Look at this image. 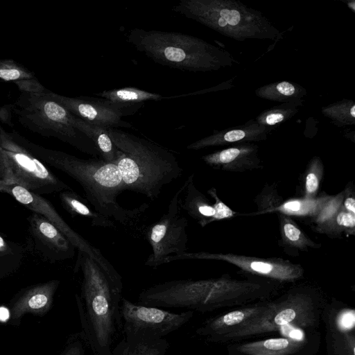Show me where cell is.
Segmentation results:
<instances>
[{
	"instance_id": "cell-1",
	"label": "cell",
	"mask_w": 355,
	"mask_h": 355,
	"mask_svg": "<svg viewBox=\"0 0 355 355\" xmlns=\"http://www.w3.org/2000/svg\"><path fill=\"white\" fill-rule=\"evenodd\" d=\"M74 270L82 275L80 291L76 294L80 334L93 355H110L114 341L122 331V279L111 277L81 250H78Z\"/></svg>"
},
{
	"instance_id": "cell-2",
	"label": "cell",
	"mask_w": 355,
	"mask_h": 355,
	"mask_svg": "<svg viewBox=\"0 0 355 355\" xmlns=\"http://www.w3.org/2000/svg\"><path fill=\"white\" fill-rule=\"evenodd\" d=\"M44 158L80 185L85 199L96 211L121 225L131 236L142 237L146 226L141 222L148 205L144 203L130 209L118 203L116 198L123 189L115 164L100 158L85 159L61 153L49 154Z\"/></svg>"
},
{
	"instance_id": "cell-3",
	"label": "cell",
	"mask_w": 355,
	"mask_h": 355,
	"mask_svg": "<svg viewBox=\"0 0 355 355\" xmlns=\"http://www.w3.org/2000/svg\"><path fill=\"white\" fill-rule=\"evenodd\" d=\"M263 279H236L224 275L206 279L171 280L142 290L138 302L161 309L208 311L266 293L270 284Z\"/></svg>"
},
{
	"instance_id": "cell-4",
	"label": "cell",
	"mask_w": 355,
	"mask_h": 355,
	"mask_svg": "<svg viewBox=\"0 0 355 355\" xmlns=\"http://www.w3.org/2000/svg\"><path fill=\"white\" fill-rule=\"evenodd\" d=\"M117 148V166L123 189L155 200L162 189L182 176L175 155L162 146L118 128H107Z\"/></svg>"
},
{
	"instance_id": "cell-5",
	"label": "cell",
	"mask_w": 355,
	"mask_h": 355,
	"mask_svg": "<svg viewBox=\"0 0 355 355\" xmlns=\"http://www.w3.org/2000/svg\"><path fill=\"white\" fill-rule=\"evenodd\" d=\"M127 41L156 63L184 71H206L215 65L214 50L193 36L177 32L135 28Z\"/></svg>"
},
{
	"instance_id": "cell-6",
	"label": "cell",
	"mask_w": 355,
	"mask_h": 355,
	"mask_svg": "<svg viewBox=\"0 0 355 355\" xmlns=\"http://www.w3.org/2000/svg\"><path fill=\"white\" fill-rule=\"evenodd\" d=\"M312 297L306 293L289 294L284 300L265 306L256 317L218 338H237L277 331L286 326L306 328L315 321Z\"/></svg>"
},
{
	"instance_id": "cell-7",
	"label": "cell",
	"mask_w": 355,
	"mask_h": 355,
	"mask_svg": "<svg viewBox=\"0 0 355 355\" xmlns=\"http://www.w3.org/2000/svg\"><path fill=\"white\" fill-rule=\"evenodd\" d=\"M186 182L176 191L159 219L146 226L142 238L150 244L152 252L145 265L157 267L163 264L171 255H178L187 252V219L180 213L179 202L184 192Z\"/></svg>"
},
{
	"instance_id": "cell-8",
	"label": "cell",
	"mask_w": 355,
	"mask_h": 355,
	"mask_svg": "<svg viewBox=\"0 0 355 355\" xmlns=\"http://www.w3.org/2000/svg\"><path fill=\"white\" fill-rule=\"evenodd\" d=\"M120 315L125 338L159 339L182 328L193 317V312H171L134 303L123 297Z\"/></svg>"
},
{
	"instance_id": "cell-9",
	"label": "cell",
	"mask_w": 355,
	"mask_h": 355,
	"mask_svg": "<svg viewBox=\"0 0 355 355\" xmlns=\"http://www.w3.org/2000/svg\"><path fill=\"white\" fill-rule=\"evenodd\" d=\"M184 259L223 261L236 266L245 273L275 280L293 282L304 275V269L299 263L279 257H257L223 252H184L167 257L163 264Z\"/></svg>"
},
{
	"instance_id": "cell-10",
	"label": "cell",
	"mask_w": 355,
	"mask_h": 355,
	"mask_svg": "<svg viewBox=\"0 0 355 355\" xmlns=\"http://www.w3.org/2000/svg\"><path fill=\"white\" fill-rule=\"evenodd\" d=\"M5 193H9L17 202L34 213L38 214L60 231L78 250L87 253L110 275L116 279L122 278L101 250L92 245L80 234L72 229L61 217L51 203L35 193L17 184L8 185Z\"/></svg>"
},
{
	"instance_id": "cell-11",
	"label": "cell",
	"mask_w": 355,
	"mask_h": 355,
	"mask_svg": "<svg viewBox=\"0 0 355 355\" xmlns=\"http://www.w3.org/2000/svg\"><path fill=\"white\" fill-rule=\"evenodd\" d=\"M140 104L114 103L104 98L85 97L71 100L70 107L83 121L105 128H132L122 119L134 114L142 106Z\"/></svg>"
},
{
	"instance_id": "cell-12",
	"label": "cell",
	"mask_w": 355,
	"mask_h": 355,
	"mask_svg": "<svg viewBox=\"0 0 355 355\" xmlns=\"http://www.w3.org/2000/svg\"><path fill=\"white\" fill-rule=\"evenodd\" d=\"M31 232L35 239L47 249L54 260L73 257L76 248L67 238L42 216L34 213L28 217Z\"/></svg>"
},
{
	"instance_id": "cell-13",
	"label": "cell",
	"mask_w": 355,
	"mask_h": 355,
	"mask_svg": "<svg viewBox=\"0 0 355 355\" xmlns=\"http://www.w3.org/2000/svg\"><path fill=\"white\" fill-rule=\"evenodd\" d=\"M60 281L51 280L28 288L13 303L10 318L17 320L27 313H45L52 305Z\"/></svg>"
},
{
	"instance_id": "cell-14",
	"label": "cell",
	"mask_w": 355,
	"mask_h": 355,
	"mask_svg": "<svg viewBox=\"0 0 355 355\" xmlns=\"http://www.w3.org/2000/svg\"><path fill=\"white\" fill-rule=\"evenodd\" d=\"M202 159L213 168L231 172H244L261 167L255 151L250 148H230L205 155Z\"/></svg>"
},
{
	"instance_id": "cell-15",
	"label": "cell",
	"mask_w": 355,
	"mask_h": 355,
	"mask_svg": "<svg viewBox=\"0 0 355 355\" xmlns=\"http://www.w3.org/2000/svg\"><path fill=\"white\" fill-rule=\"evenodd\" d=\"M265 306L241 309L209 320L197 329L196 333L200 336H207L209 339H216L258 315L264 309Z\"/></svg>"
},
{
	"instance_id": "cell-16",
	"label": "cell",
	"mask_w": 355,
	"mask_h": 355,
	"mask_svg": "<svg viewBox=\"0 0 355 355\" xmlns=\"http://www.w3.org/2000/svg\"><path fill=\"white\" fill-rule=\"evenodd\" d=\"M277 216L280 232L279 245L286 254L297 257L300 252L321 248V243L311 240L289 215L277 211Z\"/></svg>"
},
{
	"instance_id": "cell-17",
	"label": "cell",
	"mask_w": 355,
	"mask_h": 355,
	"mask_svg": "<svg viewBox=\"0 0 355 355\" xmlns=\"http://www.w3.org/2000/svg\"><path fill=\"white\" fill-rule=\"evenodd\" d=\"M185 182V196L184 200L180 198V207L203 227L211 223L215 214L213 204L196 187L193 173L188 177Z\"/></svg>"
},
{
	"instance_id": "cell-18",
	"label": "cell",
	"mask_w": 355,
	"mask_h": 355,
	"mask_svg": "<svg viewBox=\"0 0 355 355\" xmlns=\"http://www.w3.org/2000/svg\"><path fill=\"white\" fill-rule=\"evenodd\" d=\"M59 197L64 209L73 216H82L89 220L94 227L114 228L116 223L110 218L96 211L87 200L72 189L60 192Z\"/></svg>"
},
{
	"instance_id": "cell-19",
	"label": "cell",
	"mask_w": 355,
	"mask_h": 355,
	"mask_svg": "<svg viewBox=\"0 0 355 355\" xmlns=\"http://www.w3.org/2000/svg\"><path fill=\"white\" fill-rule=\"evenodd\" d=\"M302 343L288 338H270L244 343L237 350L246 355H290L297 352Z\"/></svg>"
},
{
	"instance_id": "cell-20",
	"label": "cell",
	"mask_w": 355,
	"mask_h": 355,
	"mask_svg": "<svg viewBox=\"0 0 355 355\" xmlns=\"http://www.w3.org/2000/svg\"><path fill=\"white\" fill-rule=\"evenodd\" d=\"M71 123L94 143L101 159L107 162L115 163L117 148L109 136L107 128L73 117H71Z\"/></svg>"
},
{
	"instance_id": "cell-21",
	"label": "cell",
	"mask_w": 355,
	"mask_h": 355,
	"mask_svg": "<svg viewBox=\"0 0 355 355\" xmlns=\"http://www.w3.org/2000/svg\"><path fill=\"white\" fill-rule=\"evenodd\" d=\"M169 343L165 338H123L113 347L110 355H165Z\"/></svg>"
},
{
	"instance_id": "cell-22",
	"label": "cell",
	"mask_w": 355,
	"mask_h": 355,
	"mask_svg": "<svg viewBox=\"0 0 355 355\" xmlns=\"http://www.w3.org/2000/svg\"><path fill=\"white\" fill-rule=\"evenodd\" d=\"M313 231L335 238L342 234H355V214L345 210L343 206L324 222L315 225Z\"/></svg>"
},
{
	"instance_id": "cell-23",
	"label": "cell",
	"mask_w": 355,
	"mask_h": 355,
	"mask_svg": "<svg viewBox=\"0 0 355 355\" xmlns=\"http://www.w3.org/2000/svg\"><path fill=\"white\" fill-rule=\"evenodd\" d=\"M96 95L112 103L121 104H140L146 101H158L164 98L159 94L132 87L105 90Z\"/></svg>"
},
{
	"instance_id": "cell-24",
	"label": "cell",
	"mask_w": 355,
	"mask_h": 355,
	"mask_svg": "<svg viewBox=\"0 0 355 355\" xmlns=\"http://www.w3.org/2000/svg\"><path fill=\"white\" fill-rule=\"evenodd\" d=\"M323 175V166L318 159H314L309 165L304 179V191L302 199L313 200L317 193Z\"/></svg>"
},
{
	"instance_id": "cell-25",
	"label": "cell",
	"mask_w": 355,
	"mask_h": 355,
	"mask_svg": "<svg viewBox=\"0 0 355 355\" xmlns=\"http://www.w3.org/2000/svg\"><path fill=\"white\" fill-rule=\"evenodd\" d=\"M282 200V198L278 195L276 186L266 185L255 199L258 208L257 213L261 214L276 211L277 208L283 203Z\"/></svg>"
},
{
	"instance_id": "cell-26",
	"label": "cell",
	"mask_w": 355,
	"mask_h": 355,
	"mask_svg": "<svg viewBox=\"0 0 355 355\" xmlns=\"http://www.w3.org/2000/svg\"><path fill=\"white\" fill-rule=\"evenodd\" d=\"M22 258V248L6 240L0 235V268L7 269L12 266H17L19 261Z\"/></svg>"
},
{
	"instance_id": "cell-27",
	"label": "cell",
	"mask_w": 355,
	"mask_h": 355,
	"mask_svg": "<svg viewBox=\"0 0 355 355\" xmlns=\"http://www.w3.org/2000/svg\"><path fill=\"white\" fill-rule=\"evenodd\" d=\"M207 192L214 200L213 207L215 209V214L211 219V223L234 216L236 213L218 198L216 189L214 187H211Z\"/></svg>"
},
{
	"instance_id": "cell-28",
	"label": "cell",
	"mask_w": 355,
	"mask_h": 355,
	"mask_svg": "<svg viewBox=\"0 0 355 355\" xmlns=\"http://www.w3.org/2000/svg\"><path fill=\"white\" fill-rule=\"evenodd\" d=\"M86 343L80 333L71 335L60 355H85Z\"/></svg>"
},
{
	"instance_id": "cell-29",
	"label": "cell",
	"mask_w": 355,
	"mask_h": 355,
	"mask_svg": "<svg viewBox=\"0 0 355 355\" xmlns=\"http://www.w3.org/2000/svg\"><path fill=\"white\" fill-rule=\"evenodd\" d=\"M47 117L53 121H60L69 116L67 111L55 102L49 101L44 106Z\"/></svg>"
},
{
	"instance_id": "cell-30",
	"label": "cell",
	"mask_w": 355,
	"mask_h": 355,
	"mask_svg": "<svg viewBox=\"0 0 355 355\" xmlns=\"http://www.w3.org/2000/svg\"><path fill=\"white\" fill-rule=\"evenodd\" d=\"M355 323V313L352 309H345L338 315L336 324L342 331H347L354 328Z\"/></svg>"
},
{
	"instance_id": "cell-31",
	"label": "cell",
	"mask_w": 355,
	"mask_h": 355,
	"mask_svg": "<svg viewBox=\"0 0 355 355\" xmlns=\"http://www.w3.org/2000/svg\"><path fill=\"white\" fill-rule=\"evenodd\" d=\"M354 185L347 186L344 190V198L342 202L343 207L347 211L355 214V197Z\"/></svg>"
},
{
	"instance_id": "cell-32",
	"label": "cell",
	"mask_w": 355,
	"mask_h": 355,
	"mask_svg": "<svg viewBox=\"0 0 355 355\" xmlns=\"http://www.w3.org/2000/svg\"><path fill=\"white\" fill-rule=\"evenodd\" d=\"M245 136V132L241 130H233L231 131H229L226 132L224 135L223 139L214 141L209 144H207V146H214L219 144L222 140L225 141L227 142H235L240 140H242Z\"/></svg>"
},
{
	"instance_id": "cell-33",
	"label": "cell",
	"mask_w": 355,
	"mask_h": 355,
	"mask_svg": "<svg viewBox=\"0 0 355 355\" xmlns=\"http://www.w3.org/2000/svg\"><path fill=\"white\" fill-rule=\"evenodd\" d=\"M20 76V73L15 69H0V78L6 80L17 79Z\"/></svg>"
},
{
	"instance_id": "cell-34",
	"label": "cell",
	"mask_w": 355,
	"mask_h": 355,
	"mask_svg": "<svg viewBox=\"0 0 355 355\" xmlns=\"http://www.w3.org/2000/svg\"><path fill=\"white\" fill-rule=\"evenodd\" d=\"M277 90L285 96H291L295 93L294 86L288 82H281L277 85Z\"/></svg>"
},
{
	"instance_id": "cell-35",
	"label": "cell",
	"mask_w": 355,
	"mask_h": 355,
	"mask_svg": "<svg viewBox=\"0 0 355 355\" xmlns=\"http://www.w3.org/2000/svg\"><path fill=\"white\" fill-rule=\"evenodd\" d=\"M284 119V115L280 113H273L268 115L266 118V123L268 125H274L279 123Z\"/></svg>"
},
{
	"instance_id": "cell-36",
	"label": "cell",
	"mask_w": 355,
	"mask_h": 355,
	"mask_svg": "<svg viewBox=\"0 0 355 355\" xmlns=\"http://www.w3.org/2000/svg\"><path fill=\"white\" fill-rule=\"evenodd\" d=\"M10 184H12L5 180H0V192H4L6 187Z\"/></svg>"
},
{
	"instance_id": "cell-37",
	"label": "cell",
	"mask_w": 355,
	"mask_h": 355,
	"mask_svg": "<svg viewBox=\"0 0 355 355\" xmlns=\"http://www.w3.org/2000/svg\"><path fill=\"white\" fill-rule=\"evenodd\" d=\"M350 114L352 117H355V105H353L350 110Z\"/></svg>"
}]
</instances>
